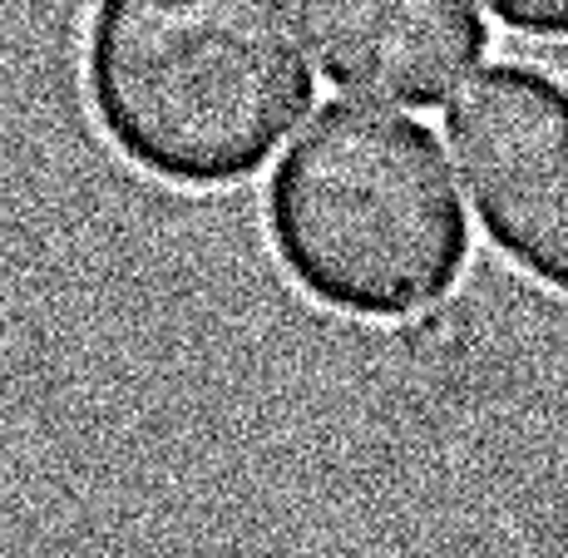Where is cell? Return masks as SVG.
<instances>
[{
  "instance_id": "obj_1",
  "label": "cell",
  "mask_w": 568,
  "mask_h": 558,
  "mask_svg": "<svg viewBox=\"0 0 568 558\" xmlns=\"http://www.w3.org/2000/svg\"><path fill=\"white\" fill-rule=\"evenodd\" d=\"M292 0H100L84 104L104 144L169 189H233L312 109Z\"/></svg>"
},
{
  "instance_id": "obj_2",
  "label": "cell",
  "mask_w": 568,
  "mask_h": 558,
  "mask_svg": "<svg viewBox=\"0 0 568 558\" xmlns=\"http://www.w3.org/2000/svg\"><path fill=\"white\" fill-rule=\"evenodd\" d=\"M267 243L322 312L410 322L469 267V217L420 119L332 100L272 169Z\"/></svg>"
},
{
  "instance_id": "obj_3",
  "label": "cell",
  "mask_w": 568,
  "mask_h": 558,
  "mask_svg": "<svg viewBox=\"0 0 568 558\" xmlns=\"http://www.w3.org/2000/svg\"><path fill=\"white\" fill-rule=\"evenodd\" d=\"M445 124L485 237L568 297V90L529 64H495Z\"/></svg>"
},
{
  "instance_id": "obj_4",
  "label": "cell",
  "mask_w": 568,
  "mask_h": 558,
  "mask_svg": "<svg viewBox=\"0 0 568 558\" xmlns=\"http://www.w3.org/2000/svg\"><path fill=\"white\" fill-rule=\"evenodd\" d=\"M302 16L326 80L410 109L450 100L489 45L475 0H302Z\"/></svg>"
},
{
  "instance_id": "obj_5",
  "label": "cell",
  "mask_w": 568,
  "mask_h": 558,
  "mask_svg": "<svg viewBox=\"0 0 568 558\" xmlns=\"http://www.w3.org/2000/svg\"><path fill=\"white\" fill-rule=\"evenodd\" d=\"M499 26L534 40H568V0H485Z\"/></svg>"
}]
</instances>
